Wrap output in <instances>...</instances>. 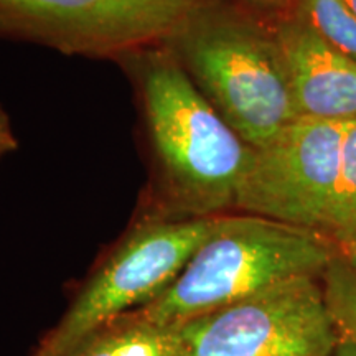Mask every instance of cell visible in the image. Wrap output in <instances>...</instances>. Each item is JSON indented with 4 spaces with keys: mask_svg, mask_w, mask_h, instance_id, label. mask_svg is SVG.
I'll return each instance as SVG.
<instances>
[{
    "mask_svg": "<svg viewBox=\"0 0 356 356\" xmlns=\"http://www.w3.org/2000/svg\"><path fill=\"white\" fill-rule=\"evenodd\" d=\"M118 63L136 91L150 155L149 185L137 220L228 215L252 147L218 114L162 43Z\"/></svg>",
    "mask_w": 356,
    "mask_h": 356,
    "instance_id": "obj_1",
    "label": "cell"
},
{
    "mask_svg": "<svg viewBox=\"0 0 356 356\" xmlns=\"http://www.w3.org/2000/svg\"><path fill=\"white\" fill-rule=\"evenodd\" d=\"M162 44L252 149L299 118L275 30L254 17L220 0H198Z\"/></svg>",
    "mask_w": 356,
    "mask_h": 356,
    "instance_id": "obj_2",
    "label": "cell"
},
{
    "mask_svg": "<svg viewBox=\"0 0 356 356\" xmlns=\"http://www.w3.org/2000/svg\"><path fill=\"white\" fill-rule=\"evenodd\" d=\"M338 252L335 244L312 231L228 213L216 218L170 286L129 314L159 325L184 323L286 280L322 279Z\"/></svg>",
    "mask_w": 356,
    "mask_h": 356,
    "instance_id": "obj_3",
    "label": "cell"
},
{
    "mask_svg": "<svg viewBox=\"0 0 356 356\" xmlns=\"http://www.w3.org/2000/svg\"><path fill=\"white\" fill-rule=\"evenodd\" d=\"M216 218L134 221L32 356H65L102 325L157 299L208 238Z\"/></svg>",
    "mask_w": 356,
    "mask_h": 356,
    "instance_id": "obj_4",
    "label": "cell"
},
{
    "mask_svg": "<svg viewBox=\"0 0 356 356\" xmlns=\"http://www.w3.org/2000/svg\"><path fill=\"white\" fill-rule=\"evenodd\" d=\"M322 279L297 277L180 323V356H333Z\"/></svg>",
    "mask_w": 356,
    "mask_h": 356,
    "instance_id": "obj_5",
    "label": "cell"
},
{
    "mask_svg": "<svg viewBox=\"0 0 356 356\" xmlns=\"http://www.w3.org/2000/svg\"><path fill=\"white\" fill-rule=\"evenodd\" d=\"M198 0H0V40L114 60L165 40Z\"/></svg>",
    "mask_w": 356,
    "mask_h": 356,
    "instance_id": "obj_6",
    "label": "cell"
},
{
    "mask_svg": "<svg viewBox=\"0 0 356 356\" xmlns=\"http://www.w3.org/2000/svg\"><path fill=\"white\" fill-rule=\"evenodd\" d=\"M345 122L297 118L252 149L234 210L325 238L337 193ZM328 241V239H327Z\"/></svg>",
    "mask_w": 356,
    "mask_h": 356,
    "instance_id": "obj_7",
    "label": "cell"
},
{
    "mask_svg": "<svg viewBox=\"0 0 356 356\" xmlns=\"http://www.w3.org/2000/svg\"><path fill=\"white\" fill-rule=\"evenodd\" d=\"M297 115L356 121V61L337 50L297 12L274 26Z\"/></svg>",
    "mask_w": 356,
    "mask_h": 356,
    "instance_id": "obj_8",
    "label": "cell"
},
{
    "mask_svg": "<svg viewBox=\"0 0 356 356\" xmlns=\"http://www.w3.org/2000/svg\"><path fill=\"white\" fill-rule=\"evenodd\" d=\"M65 356H180V323L159 325L126 314L102 325Z\"/></svg>",
    "mask_w": 356,
    "mask_h": 356,
    "instance_id": "obj_9",
    "label": "cell"
},
{
    "mask_svg": "<svg viewBox=\"0 0 356 356\" xmlns=\"http://www.w3.org/2000/svg\"><path fill=\"white\" fill-rule=\"evenodd\" d=\"M323 236L338 249L356 243V121L345 122L337 193Z\"/></svg>",
    "mask_w": 356,
    "mask_h": 356,
    "instance_id": "obj_10",
    "label": "cell"
},
{
    "mask_svg": "<svg viewBox=\"0 0 356 356\" xmlns=\"http://www.w3.org/2000/svg\"><path fill=\"white\" fill-rule=\"evenodd\" d=\"M322 286L338 340L356 341V269L340 252L323 273Z\"/></svg>",
    "mask_w": 356,
    "mask_h": 356,
    "instance_id": "obj_11",
    "label": "cell"
},
{
    "mask_svg": "<svg viewBox=\"0 0 356 356\" xmlns=\"http://www.w3.org/2000/svg\"><path fill=\"white\" fill-rule=\"evenodd\" d=\"M299 13L332 47L356 61V17L343 0H299Z\"/></svg>",
    "mask_w": 356,
    "mask_h": 356,
    "instance_id": "obj_12",
    "label": "cell"
},
{
    "mask_svg": "<svg viewBox=\"0 0 356 356\" xmlns=\"http://www.w3.org/2000/svg\"><path fill=\"white\" fill-rule=\"evenodd\" d=\"M17 149H19V137L13 129L10 115L0 104V162L15 152Z\"/></svg>",
    "mask_w": 356,
    "mask_h": 356,
    "instance_id": "obj_13",
    "label": "cell"
},
{
    "mask_svg": "<svg viewBox=\"0 0 356 356\" xmlns=\"http://www.w3.org/2000/svg\"><path fill=\"white\" fill-rule=\"evenodd\" d=\"M333 356H356V341L338 340Z\"/></svg>",
    "mask_w": 356,
    "mask_h": 356,
    "instance_id": "obj_14",
    "label": "cell"
},
{
    "mask_svg": "<svg viewBox=\"0 0 356 356\" xmlns=\"http://www.w3.org/2000/svg\"><path fill=\"white\" fill-rule=\"evenodd\" d=\"M338 251H340V254L343 256L345 259L348 261L350 264L353 266L355 269H356V243H353V244H348V246L340 248V249H338Z\"/></svg>",
    "mask_w": 356,
    "mask_h": 356,
    "instance_id": "obj_15",
    "label": "cell"
},
{
    "mask_svg": "<svg viewBox=\"0 0 356 356\" xmlns=\"http://www.w3.org/2000/svg\"><path fill=\"white\" fill-rule=\"evenodd\" d=\"M343 2H345V6L348 7L350 10L355 13V17H356V0H343Z\"/></svg>",
    "mask_w": 356,
    "mask_h": 356,
    "instance_id": "obj_16",
    "label": "cell"
},
{
    "mask_svg": "<svg viewBox=\"0 0 356 356\" xmlns=\"http://www.w3.org/2000/svg\"><path fill=\"white\" fill-rule=\"evenodd\" d=\"M256 2H266V3H274V2H279V0H256Z\"/></svg>",
    "mask_w": 356,
    "mask_h": 356,
    "instance_id": "obj_17",
    "label": "cell"
}]
</instances>
